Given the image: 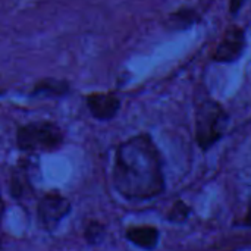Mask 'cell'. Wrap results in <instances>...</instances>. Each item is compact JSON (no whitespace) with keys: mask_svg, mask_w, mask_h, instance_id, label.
I'll return each instance as SVG.
<instances>
[{"mask_svg":"<svg viewBox=\"0 0 251 251\" xmlns=\"http://www.w3.org/2000/svg\"><path fill=\"white\" fill-rule=\"evenodd\" d=\"M113 184L119 194L131 200H146L163 188L160 159L149 135H137L116 150Z\"/></svg>","mask_w":251,"mask_h":251,"instance_id":"1","label":"cell"},{"mask_svg":"<svg viewBox=\"0 0 251 251\" xmlns=\"http://www.w3.org/2000/svg\"><path fill=\"white\" fill-rule=\"evenodd\" d=\"M63 131L51 121H34L16 131V146L24 153H50L63 146Z\"/></svg>","mask_w":251,"mask_h":251,"instance_id":"2","label":"cell"},{"mask_svg":"<svg viewBox=\"0 0 251 251\" xmlns=\"http://www.w3.org/2000/svg\"><path fill=\"white\" fill-rule=\"evenodd\" d=\"M71 201L57 191L46 193L37 203L35 219L40 229L53 232L59 224L71 213Z\"/></svg>","mask_w":251,"mask_h":251,"instance_id":"3","label":"cell"},{"mask_svg":"<svg viewBox=\"0 0 251 251\" xmlns=\"http://www.w3.org/2000/svg\"><path fill=\"white\" fill-rule=\"evenodd\" d=\"M225 115L219 104L206 101L197 112V140L203 149L210 147L221 137V125Z\"/></svg>","mask_w":251,"mask_h":251,"instance_id":"4","label":"cell"},{"mask_svg":"<svg viewBox=\"0 0 251 251\" xmlns=\"http://www.w3.org/2000/svg\"><path fill=\"white\" fill-rule=\"evenodd\" d=\"M31 168L32 163L28 159H22L10 171V194L16 201H25L34 194Z\"/></svg>","mask_w":251,"mask_h":251,"instance_id":"5","label":"cell"},{"mask_svg":"<svg viewBox=\"0 0 251 251\" xmlns=\"http://www.w3.org/2000/svg\"><path fill=\"white\" fill-rule=\"evenodd\" d=\"M90 113L99 121L112 119L121 106L119 99L112 93H91L85 97Z\"/></svg>","mask_w":251,"mask_h":251,"instance_id":"6","label":"cell"},{"mask_svg":"<svg viewBox=\"0 0 251 251\" xmlns=\"http://www.w3.org/2000/svg\"><path fill=\"white\" fill-rule=\"evenodd\" d=\"M244 46V32L238 26H231L216 50V60L231 62L238 57Z\"/></svg>","mask_w":251,"mask_h":251,"instance_id":"7","label":"cell"},{"mask_svg":"<svg viewBox=\"0 0 251 251\" xmlns=\"http://www.w3.org/2000/svg\"><path fill=\"white\" fill-rule=\"evenodd\" d=\"M71 91V82L57 78H43L35 82L29 91V97L34 99H62Z\"/></svg>","mask_w":251,"mask_h":251,"instance_id":"8","label":"cell"},{"mask_svg":"<svg viewBox=\"0 0 251 251\" xmlns=\"http://www.w3.org/2000/svg\"><path fill=\"white\" fill-rule=\"evenodd\" d=\"M126 238L143 249H153L157 243L159 234L151 226H134L126 231Z\"/></svg>","mask_w":251,"mask_h":251,"instance_id":"9","label":"cell"},{"mask_svg":"<svg viewBox=\"0 0 251 251\" xmlns=\"http://www.w3.org/2000/svg\"><path fill=\"white\" fill-rule=\"evenodd\" d=\"M103 231H104V228H103L101 224H99V222H90L87 225L85 231H84V237H85V240L90 244H96L100 240V237L103 235Z\"/></svg>","mask_w":251,"mask_h":251,"instance_id":"10","label":"cell"},{"mask_svg":"<svg viewBox=\"0 0 251 251\" xmlns=\"http://www.w3.org/2000/svg\"><path fill=\"white\" fill-rule=\"evenodd\" d=\"M187 215H188V207H187L182 201H179V203H176L175 207L172 209V212H171V219H172V221H182V219H185Z\"/></svg>","mask_w":251,"mask_h":251,"instance_id":"11","label":"cell"},{"mask_svg":"<svg viewBox=\"0 0 251 251\" xmlns=\"http://www.w3.org/2000/svg\"><path fill=\"white\" fill-rule=\"evenodd\" d=\"M3 215H4V201H3L1 194H0V221H1V218H3Z\"/></svg>","mask_w":251,"mask_h":251,"instance_id":"12","label":"cell"},{"mask_svg":"<svg viewBox=\"0 0 251 251\" xmlns=\"http://www.w3.org/2000/svg\"><path fill=\"white\" fill-rule=\"evenodd\" d=\"M246 224L251 226V203H250V207H249V213H247V216H246Z\"/></svg>","mask_w":251,"mask_h":251,"instance_id":"13","label":"cell"}]
</instances>
